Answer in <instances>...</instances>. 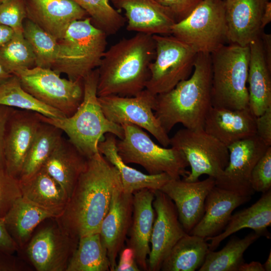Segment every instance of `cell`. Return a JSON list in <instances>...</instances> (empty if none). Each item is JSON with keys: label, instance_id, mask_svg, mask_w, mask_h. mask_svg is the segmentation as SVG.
Masks as SVG:
<instances>
[{"label": "cell", "instance_id": "cell-1", "mask_svg": "<svg viewBox=\"0 0 271 271\" xmlns=\"http://www.w3.org/2000/svg\"><path fill=\"white\" fill-rule=\"evenodd\" d=\"M120 182L117 170L99 152L88 158L64 211L55 218L59 225L79 238L99 233L113 191Z\"/></svg>", "mask_w": 271, "mask_h": 271}, {"label": "cell", "instance_id": "cell-2", "mask_svg": "<svg viewBox=\"0 0 271 271\" xmlns=\"http://www.w3.org/2000/svg\"><path fill=\"white\" fill-rule=\"evenodd\" d=\"M156 54L153 35L137 33L104 52L97 68L98 97L133 96L146 89Z\"/></svg>", "mask_w": 271, "mask_h": 271}, {"label": "cell", "instance_id": "cell-3", "mask_svg": "<svg viewBox=\"0 0 271 271\" xmlns=\"http://www.w3.org/2000/svg\"><path fill=\"white\" fill-rule=\"evenodd\" d=\"M211 55L198 53L190 76L171 90L156 95L155 115L169 134L182 124L189 129L203 128L212 107Z\"/></svg>", "mask_w": 271, "mask_h": 271}, {"label": "cell", "instance_id": "cell-4", "mask_svg": "<svg viewBox=\"0 0 271 271\" xmlns=\"http://www.w3.org/2000/svg\"><path fill=\"white\" fill-rule=\"evenodd\" d=\"M97 81L96 68L83 79V99L72 116L53 118L37 112L41 121L64 132L69 140L87 158L99 153L98 143L106 133H111L120 139L123 137L121 125L108 119L102 110L97 94Z\"/></svg>", "mask_w": 271, "mask_h": 271}, {"label": "cell", "instance_id": "cell-5", "mask_svg": "<svg viewBox=\"0 0 271 271\" xmlns=\"http://www.w3.org/2000/svg\"><path fill=\"white\" fill-rule=\"evenodd\" d=\"M107 35L88 17L72 23L62 39L59 57L52 69L71 80H83L97 68L105 51Z\"/></svg>", "mask_w": 271, "mask_h": 271}, {"label": "cell", "instance_id": "cell-6", "mask_svg": "<svg viewBox=\"0 0 271 271\" xmlns=\"http://www.w3.org/2000/svg\"><path fill=\"white\" fill-rule=\"evenodd\" d=\"M210 55L212 106L230 109L248 107L249 46L230 43Z\"/></svg>", "mask_w": 271, "mask_h": 271}, {"label": "cell", "instance_id": "cell-7", "mask_svg": "<svg viewBox=\"0 0 271 271\" xmlns=\"http://www.w3.org/2000/svg\"><path fill=\"white\" fill-rule=\"evenodd\" d=\"M122 139H116L117 153L123 162L142 166L151 175L168 174L172 179L186 176L188 163L183 153L171 147L156 144L143 128L132 124L121 125Z\"/></svg>", "mask_w": 271, "mask_h": 271}, {"label": "cell", "instance_id": "cell-8", "mask_svg": "<svg viewBox=\"0 0 271 271\" xmlns=\"http://www.w3.org/2000/svg\"><path fill=\"white\" fill-rule=\"evenodd\" d=\"M171 35L197 53L211 54L228 42L224 0H202L184 19L172 26Z\"/></svg>", "mask_w": 271, "mask_h": 271}, {"label": "cell", "instance_id": "cell-9", "mask_svg": "<svg viewBox=\"0 0 271 271\" xmlns=\"http://www.w3.org/2000/svg\"><path fill=\"white\" fill-rule=\"evenodd\" d=\"M153 37L156 54L149 66L146 89L157 95L171 90L190 76L198 53L172 35Z\"/></svg>", "mask_w": 271, "mask_h": 271}, {"label": "cell", "instance_id": "cell-10", "mask_svg": "<svg viewBox=\"0 0 271 271\" xmlns=\"http://www.w3.org/2000/svg\"><path fill=\"white\" fill-rule=\"evenodd\" d=\"M170 146L183 153L191 168L182 179L187 182L198 181L204 174L216 180L228 163L227 147L203 128L178 130L170 138Z\"/></svg>", "mask_w": 271, "mask_h": 271}, {"label": "cell", "instance_id": "cell-11", "mask_svg": "<svg viewBox=\"0 0 271 271\" xmlns=\"http://www.w3.org/2000/svg\"><path fill=\"white\" fill-rule=\"evenodd\" d=\"M13 75L27 92L66 117L72 116L83 100V80L62 78L52 69L37 66L19 70Z\"/></svg>", "mask_w": 271, "mask_h": 271}, {"label": "cell", "instance_id": "cell-12", "mask_svg": "<svg viewBox=\"0 0 271 271\" xmlns=\"http://www.w3.org/2000/svg\"><path fill=\"white\" fill-rule=\"evenodd\" d=\"M102 110L110 121L121 125H136L149 132L164 147L170 146V138L154 112L156 95L145 89L135 96L108 95L98 97Z\"/></svg>", "mask_w": 271, "mask_h": 271}, {"label": "cell", "instance_id": "cell-13", "mask_svg": "<svg viewBox=\"0 0 271 271\" xmlns=\"http://www.w3.org/2000/svg\"><path fill=\"white\" fill-rule=\"evenodd\" d=\"M33 234L24 248L37 271H66L79 238L66 232L55 218Z\"/></svg>", "mask_w": 271, "mask_h": 271}, {"label": "cell", "instance_id": "cell-14", "mask_svg": "<svg viewBox=\"0 0 271 271\" xmlns=\"http://www.w3.org/2000/svg\"><path fill=\"white\" fill-rule=\"evenodd\" d=\"M269 146L256 135L236 142L228 147V163L215 186L241 196H251L250 178L251 171Z\"/></svg>", "mask_w": 271, "mask_h": 271}, {"label": "cell", "instance_id": "cell-15", "mask_svg": "<svg viewBox=\"0 0 271 271\" xmlns=\"http://www.w3.org/2000/svg\"><path fill=\"white\" fill-rule=\"evenodd\" d=\"M153 206L155 218L149 254L148 269L158 271L175 244L187 234L179 221L176 206L172 200L160 190L155 191Z\"/></svg>", "mask_w": 271, "mask_h": 271}, {"label": "cell", "instance_id": "cell-16", "mask_svg": "<svg viewBox=\"0 0 271 271\" xmlns=\"http://www.w3.org/2000/svg\"><path fill=\"white\" fill-rule=\"evenodd\" d=\"M41 122L37 112L15 109L7 122L4 141L5 167L18 180Z\"/></svg>", "mask_w": 271, "mask_h": 271}, {"label": "cell", "instance_id": "cell-17", "mask_svg": "<svg viewBox=\"0 0 271 271\" xmlns=\"http://www.w3.org/2000/svg\"><path fill=\"white\" fill-rule=\"evenodd\" d=\"M133 211V194L123 191L121 183L114 188L108 211L99 231L106 248L110 270L114 271L118 253L124 247L130 226Z\"/></svg>", "mask_w": 271, "mask_h": 271}, {"label": "cell", "instance_id": "cell-18", "mask_svg": "<svg viewBox=\"0 0 271 271\" xmlns=\"http://www.w3.org/2000/svg\"><path fill=\"white\" fill-rule=\"evenodd\" d=\"M214 186L215 180L211 177L195 182L171 179L160 190L174 202L179 221L189 234L202 217L206 198Z\"/></svg>", "mask_w": 271, "mask_h": 271}, {"label": "cell", "instance_id": "cell-19", "mask_svg": "<svg viewBox=\"0 0 271 271\" xmlns=\"http://www.w3.org/2000/svg\"><path fill=\"white\" fill-rule=\"evenodd\" d=\"M27 18L58 41L73 22L88 17L72 0H25Z\"/></svg>", "mask_w": 271, "mask_h": 271}, {"label": "cell", "instance_id": "cell-20", "mask_svg": "<svg viewBox=\"0 0 271 271\" xmlns=\"http://www.w3.org/2000/svg\"><path fill=\"white\" fill-rule=\"evenodd\" d=\"M155 191L144 189L133 193L132 220L126 243L133 250L138 265L144 270H148L147 257L155 218L153 206Z\"/></svg>", "mask_w": 271, "mask_h": 271}, {"label": "cell", "instance_id": "cell-21", "mask_svg": "<svg viewBox=\"0 0 271 271\" xmlns=\"http://www.w3.org/2000/svg\"><path fill=\"white\" fill-rule=\"evenodd\" d=\"M125 12L128 31L154 35H171L176 23L171 14L155 0H110Z\"/></svg>", "mask_w": 271, "mask_h": 271}, {"label": "cell", "instance_id": "cell-22", "mask_svg": "<svg viewBox=\"0 0 271 271\" xmlns=\"http://www.w3.org/2000/svg\"><path fill=\"white\" fill-rule=\"evenodd\" d=\"M268 0H224L228 42L248 46L262 30L261 18Z\"/></svg>", "mask_w": 271, "mask_h": 271}, {"label": "cell", "instance_id": "cell-23", "mask_svg": "<svg viewBox=\"0 0 271 271\" xmlns=\"http://www.w3.org/2000/svg\"><path fill=\"white\" fill-rule=\"evenodd\" d=\"M255 118L248 107L241 109L213 107L203 129L224 145H230L256 134Z\"/></svg>", "mask_w": 271, "mask_h": 271}, {"label": "cell", "instance_id": "cell-24", "mask_svg": "<svg viewBox=\"0 0 271 271\" xmlns=\"http://www.w3.org/2000/svg\"><path fill=\"white\" fill-rule=\"evenodd\" d=\"M250 199L214 186L206 198L202 217L189 234L204 238L217 235L224 229L233 211Z\"/></svg>", "mask_w": 271, "mask_h": 271}, {"label": "cell", "instance_id": "cell-25", "mask_svg": "<svg viewBox=\"0 0 271 271\" xmlns=\"http://www.w3.org/2000/svg\"><path fill=\"white\" fill-rule=\"evenodd\" d=\"M87 161L69 139L62 137L42 168L59 184L69 199Z\"/></svg>", "mask_w": 271, "mask_h": 271}, {"label": "cell", "instance_id": "cell-26", "mask_svg": "<svg viewBox=\"0 0 271 271\" xmlns=\"http://www.w3.org/2000/svg\"><path fill=\"white\" fill-rule=\"evenodd\" d=\"M248 46V107L257 117L271 107V70L263 56L260 35Z\"/></svg>", "mask_w": 271, "mask_h": 271}, {"label": "cell", "instance_id": "cell-27", "mask_svg": "<svg viewBox=\"0 0 271 271\" xmlns=\"http://www.w3.org/2000/svg\"><path fill=\"white\" fill-rule=\"evenodd\" d=\"M116 137L107 133L98 145L99 152L117 170L123 191L133 194L144 189L160 190L170 180L166 173L146 174L124 163L119 156L116 148Z\"/></svg>", "mask_w": 271, "mask_h": 271}, {"label": "cell", "instance_id": "cell-28", "mask_svg": "<svg viewBox=\"0 0 271 271\" xmlns=\"http://www.w3.org/2000/svg\"><path fill=\"white\" fill-rule=\"evenodd\" d=\"M271 224V190L262 193L261 197L250 207L241 210L231 217L224 231L213 237L205 238L210 240L209 250L213 251L224 239L236 232L250 228L259 234L270 238L267 228Z\"/></svg>", "mask_w": 271, "mask_h": 271}, {"label": "cell", "instance_id": "cell-29", "mask_svg": "<svg viewBox=\"0 0 271 271\" xmlns=\"http://www.w3.org/2000/svg\"><path fill=\"white\" fill-rule=\"evenodd\" d=\"M23 198L47 210L55 218L64 211L68 200L59 184L42 168L30 177L19 180Z\"/></svg>", "mask_w": 271, "mask_h": 271}, {"label": "cell", "instance_id": "cell-30", "mask_svg": "<svg viewBox=\"0 0 271 271\" xmlns=\"http://www.w3.org/2000/svg\"><path fill=\"white\" fill-rule=\"evenodd\" d=\"M55 218L47 210L21 197L4 217L6 227L19 249L24 248L36 228L44 220Z\"/></svg>", "mask_w": 271, "mask_h": 271}, {"label": "cell", "instance_id": "cell-31", "mask_svg": "<svg viewBox=\"0 0 271 271\" xmlns=\"http://www.w3.org/2000/svg\"><path fill=\"white\" fill-rule=\"evenodd\" d=\"M208 250V243L204 238L187 233L172 248L160 270L195 271L203 264Z\"/></svg>", "mask_w": 271, "mask_h": 271}, {"label": "cell", "instance_id": "cell-32", "mask_svg": "<svg viewBox=\"0 0 271 271\" xmlns=\"http://www.w3.org/2000/svg\"><path fill=\"white\" fill-rule=\"evenodd\" d=\"M63 131L41 122L25 160L19 180L27 179L39 171L62 138Z\"/></svg>", "mask_w": 271, "mask_h": 271}, {"label": "cell", "instance_id": "cell-33", "mask_svg": "<svg viewBox=\"0 0 271 271\" xmlns=\"http://www.w3.org/2000/svg\"><path fill=\"white\" fill-rule=\"evenodd\" d=\"M261 236L251 232L243 238H230L220 250H208L199 271H238L244 262L245 251Z\"/></svg>", "mask_w": 271, "mask_h": 271}, {"label": "cell", "instance_id": "cell-34", "mask_svg": "<svg viewBox=\"0 0 271 271\" xmlns=\"http://www.w3.org/2000/svg\"><path fill=\"white\" fill-rule=\"evenodd\" d=\"M109 259L99 233L79 237L66 271H108Z\"/></svg>", "mask_w": 271, "mask_h": 271}, {"label": "cell", "instance_id": "cell-35", "mask_svg": "<svg viewBox=\"0 0 271 271\" xmlns=\"http://www.w3.org/2000/svg\"><path fill=\"white\" fill-rule=\"evenodd\" d=\"M0 104L37 112L48 117H66L61 111L44 104L24 90L15 75L0 85Z\"/></svg>", "mask_w": 271, "mask_h": 271}, {"label": "cell", "instance_id": "cell-36", "mask_svg": "<svg viewBox=\"0 0 271 271\" xmlns=\"http://www.w3.org/2000/svg\"><path fill=\"white\" fill-rule=\"evenodd\" d=\"M23 34L33 50L36 66L52 69L59 57L58 41L27 18L23 23Z\"/></svg>", "mask_w": 271, "mask_h": 271}, {"label": "cell", "instance_id": "cell-37", "mask_svg": "<svg viewBox=\"0 0 271 271\" xmlns=\"http://www.w3.org/2000/svg\"><path fill=\"white\" fill-rule=\"evenodd\" d=\"M0 65L12 75L19 70L36 66L35 55L23 33H14L0 48Z\"/></svg>", "mask_w": 271, "mask_h": 271}, {"label": "cell", "instance_id": "cell-38", "mask_svg": "<svg viewBox=\"0 0 271 271\" xmlns=\"http://www.w3.org/2000/svg\"><path fill=\"white\" fill-rule=\"evenodd\" d=\"M88 14L92 24L107 36L116 34L126 20L112 6L110 0H72Z\"/></svg>", "mask_w": 271, "mask_h": 271}, {"label": "cell", "instance_id": "cell-39", "mask_svg": "<svg viewBox=\"0 0 271 271\" xmlns=\"http://www.w3.org/2000/svg\"><path fill=\"white\" fill-rule=\"evenodd\" d=\"M26 19L25 0H6L0 3V24L10 27L15 33H23Z\"/></svg>", "mask_w": 271, "mask_h": 271}, {"label": "cell", "instance_id": "cell-40", "mask_svg": "<svg viewBox=\"0 0 271 271\" xmlns=\"http://www.w3.org/2000/svg\"><path fill=\"white\" fill-rule=\"evenodd\" d=\"M21 197L19 180L0 167V218H4Z\"/></svg>", "mask_w": 271, "mask_h": 271}, {"label": "cell", "instance_id": "cell-41", "mask_svg": "<svg viewBox=\"0 0 271 271\" xmlns=\"http://www.w3.org/2000/svg\"><path fill=\"white\" fill-rule=\"evenodd\" d=\"M250 183L254 192L264 193L271 190V146L267 148L253 167Z\"/></svg>", "mask_w": 271, "mask_h": 271}, {"label": "cell", "instance_id": "cell-42", "mask_svg": "<svg viewBox=\"0 0 271 271\" xmlns=\"http://www.w3.org/2000/svg\"><path fill=\"white\" fill-rule=\"evenodd\" d=\"M168 11L176 23L185 18L202 0H155Z\"/></svg>", "mask_w": 271, "mask_h": 271}, {"label": "cell", "instance_id": "cell-43", "mask_svg": "<svg viewBox=\"0 0 271 271\" xmlns=\"http://www.w3.org/2000/svg\"><path fill=\"white\" fill-rule=\"evenodd\" d=\"M256 134L267 146H271V107L255 118Z\"/></svg>", "mask_w": 271, "mask_h": 271}, {"label": "cell", "instance_id": "cell-44", "mask_svg": "<svg viewBox=\"0 0 271 271\" xmlns=\"http://www.w3.org/2000/svg\"><path fill=\"white\" fill-rule=\"evenodd\" d=\"M133 250L126 246L120 252V257L114 271H139Z\"/></svg>", "mask_w": 271, "mask_h": 271}, {"label": "cell", "instance_id": "cell-45", "mask_svg": "<svg viewBox=\"0 0 271 271\" xmlns=\"http://www.w3.org/2000/svg\"><path fill=\"white\" fill-rule=\"evenodd\" d=\"M16 108L0 104V167L5 168L4 141L8 120Z\"/></svg>", "mask_w": 271, "mask_h": 271}, {"label": "cell", "instance_id": "cell-46", "mask_svg": "<svg viewBox=\"0 0 271 271\" xmlns=\"http://www.w3.org/2000/svg\"><path fill=\"white\" fill-rule=\"evenodd\" d=\"M18 250L17 244L6 227L4 218H0V251L14 254Z\"/></svg>", "mask_w": 271, "mask_h": 271}, {"label": "cell", "instance_id": "cell-47", "mask_svg": "<svg viewBox=\"0 0 271 271\" xmlns=\"http://www.w3.org/2000/svg\"><path fill=\"white\" fill-rule=\"evenodd\" d=\"M24 267L13 254L0 251V271H19Z\"/></svg>", "mask_w": 271, "mask_h": 271}, {"label": "cell", "instance_id": "cell-48", "mask_svg": "<svg viewBox=\"0 0 271 271\" xmlns=\"http://www.w3.org/2000/svg\"><path fill=\"white\" fill-rule=\"evenodd\" d=\"M260 38L265 60L268 68L271 70V35L261 31Z\"/></svg>", "mask_w": 271, "mask_h": 271}, {"label": "cell", "instance_id": "cell-49", "mask_svg": "<svg viewBox=\"0 0 271 271\" xmlns=\"http://www.w3.org/2000/svg\"><path fill=\"white\" fill-rule=\"evenodd\" d=\"M14 33L10 27L0 24V48L12 38Z\"/></svg>", "mask_w": 271, "mask_h": 271}, {"label": "cell", "instance_id": "cell-50", "mask_svg": "<svg viewBox=\"0 0 271 271\" xmlns=\"http://www.w3.org/2000/svg\"><path fill=\"white\" fill-rule=\"evenodd\" d=\"M271 22V2L268 1L266 3L261 18V29Z\"/></svg>", "mask_w": 271, "mask_h": 271}, {"label": "cell", "instance_id": "cell-51", "mask_svg": "<svg viewBox=\"0 0 271 271\" xmlns=\"http://www.w3.org/2000/svg\"><path fill=\"white\" fill-rule=\"evenodd\" d=\"M238 271H264L262 264L258 261H252L249 263L244 262Z\"/></svg>", "mask_w": 271, "mask_h": 271}, {"label": "cell", "instance_id": "cell-52", "mask_svg": "<svg viewBox=\"0 0 271 271\" xmlns=\"http://www.w3.org/2000/svg\"><path fill=\"white\" fill-rule=\"evenodd\" d=\"M12 75L8 73L0 65V85L9 78Z\"/></svg>", "mask_w": 271, "mask_h": 271}, {"label": "cell", "instance_id": "cell-53", "mask_svg": "<svg viewBox=\"0 0 271 271\" xmlns=\"http://www.w3.org/2000/svg\"><path fill=\"white\" fill-rule=\"evenodd\" d=\"M264 271L271 270V252L270 251L265 262L262 264Z\"/></svg>", "mask_w": 271, "mask_h": 271}, {"label": "cell", "instance_id": "cell-54", "mask_svg": "<svg viewBox=\"0 0 271 271\" xmlns=\"http://www.w3.org/2000/svg\"><path fill=\"white\" fill-rule=\"evenodd\" d=\"M6 1V0H0V3H2L3 1Z\"/></svg>", "mask_w": 271, "mask_h": 271}, {"label": "cell", "instance_id": "cell-55", "mask_svg": "<svg viewBox=\"0 0 271 271\" xmlns=\"http://www.w3.org/2000/svg\"></svg>", "mask_w": 271, "mask_h": 271}]
</instances>
